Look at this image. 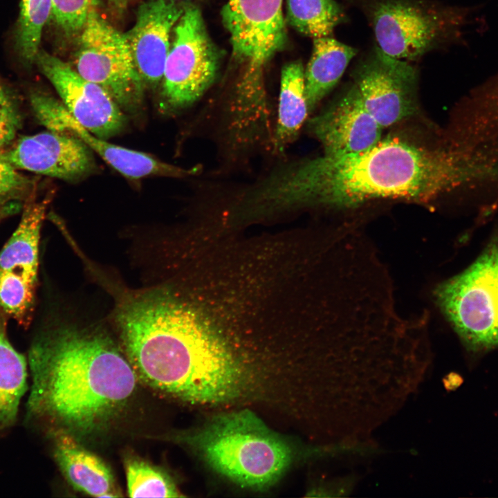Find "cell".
Returning <instances> with one entry per match:
<instances>
[{"label":"cell","instance_id":"obj_5","mask_svg":"<svg viewBox=\"0 0 498 498\" xmlns=\"http://www.w3.org/2000/svg\"><path fill=\"white\" fill-rule=\"evenodd\" d=\"M378 47L396 59L416 60L454 39L464 14L432 0H365Z\"/></svg>","mask_w":498,"mask_h":498},{"label":"cell","instance_id":"obj_24","mask_svg":"<svg viewBox=\"0 0 498 498\" xmlns=\"http://www.w3.org/2000/svg\"><path fill=\"white\" fill-rule=\"evenodd\" d=\"M37 284L20 273L0 268V309L22 326L33 318Z\"/></svg>","mask_w":498,"mask_h":498},{"label":"cell","instance_id":"obj_13","mask_svg":"<svg viewBox=\"0 0 498 498\" xmlns=\"http://www.w3.org/2000/svg\"><path fill=\"white\" fill-rule=\"evenodd\" d=\"M0 160L17 169L72 182L95 168L92 151L83 142L50 131L21 137L0 151Z\"/></svg>","mask_w":498,"mask_h":498},{"label":"cell","instance_id":"obj_27","mask_svg":"<svg viewBox=\"0 0 498 498\" xmlns=\"http://www.w3.org/2000/svg\"><path fill=\"white\" fill-rule=\"evenodd\" d=\"M21 115L10 91L0 80V151L14 141L21 127Z\"/></svg>","mask_w":498,"mask_h":498},{"label":"cell","instance_id":"obj_14","mask_svg":"<svg viewBox=\"0 0 498 498\" xmlns=\"http://www.w3.org/2000/svg\"><path fill=\"white\" fill-rule=\"evenodd\" d=\"M311 133L324 155L337 156L365 151L381 140L382 128L365 107L352 84L338 100L312 118Z\"/></svg>","mask_w":498,"mask_h":498},{"label":"cell","instance_id":"obj_16","mask_svg":"<svg viewBox=\"0 0 498 498\" xmlns=\"http://www.w3.org/2000/svg\"><path fill=\"white\" fill-rule=\"evenodd\" d=\"M54 459L68 483L75 490L95 497H120L110 468L64 430H53Z\"/></svg>","mask_w":498,"mask_h":498},{"label":"cell","instance_id":"obj_6","mask_svg":"<svg viewBox=\"0 0 498 498\" xmlns=\"http://www.w3.org/2000/svg\"><path fill=\"white\" fill-rule=\"evenodd\" d=\"M434 295L468 349L498 347V237L464 271L440 284Z\"/></svg>","mask_w":498,"mask_h":498},{"label":"cell","instance_id":"obj_1","mask_svg":"<svg viewBox=\"0 0 498 498\" xmlns=\"http://www.w3.org/2000/svg\"><path fill=\"white\" fill-rule=\"evenodd\" d=\"M479 176L452 147L428 149L392 137L360 152L284 166L261 181L259 194L272 206L350 208L379 199L427 203Z\"/></svg>","mask_w":498,"mask_h":498},{"label":"cell","instance_id":"obj_23","mask_svg":"<svg viewBox=\"0 0 498 498\" xmlns=\"http://www.w3.org/2000/svg\"><path fill=\"white\" fill-rule=\"evenodd\" d=\"M130 497H182L171 477L160 468L136 457L124 463Z\"/></svg>","mask_w":498,"mask_h":498},{"label":"cell","instance_id":"obj_4","mask_svg":"<svg viewBox=\"0 0 498 498\" xmlns=\"http://www.w3.org/2000/svg\"><path fill=\"white\" fill-rule=\"evenodd\" d=\"M189 439L213 469L248 487L276 481L292 459L287 443L248 411L216 417Z\"/></svg>","mask_w":498,"mask_h":498},{"label":"cell","instance_id":"obj_21","mask_svg":"<svg viewBox=\"0 0 498 498\" xmlns=\"http://www.w3.org/2000/svg\"><path fill=\"white\" fill-rule=\"evenodd\" d=\"M285 4L288 24L313 39L330 36L346 19L334 0H285Z\"/></svg>","mask_w":498,"mask_h":498},{"label":"cell","instance_id":"obj_10","mask_svg":"<svg viewBox=\"0 0 498 498\" xmlns=\"http://www.w3.org/2000/svg\"><path fill=\"white\" fill-rule=\"evenodd\" d=\"M352 77L365 107L382 128L417 111L418 72L409 62L390 57L377 46L356 65Z\"/></svg>","mask_w":498,"mask_h":498},{"label":"cell","instance_id":"obj_15","mask_svg":"<svg viewBox=\"0 0 498 498\" xmlns=\"http://www.w3.org/2000/svg\"><path fill=\"white\" fill-rule=\"evenodd\" d=\"M184 4L174 0H147L140 4L135 24L125 33L137 70L145 84L162 82L172 33Z\"/></svg>","mask_w":498,"mask_h":498},{"label":"cell","instance_id":"obj_8","mask_svg":"<svg viewBox=\"0 0 498 498\" xmlns=\"http://www.w3.org/2000/svg\"><path fill=\"white\" fill-rule=\"evenodd\" d=\"M219 61L200 9L184 4L173 30L162 80L166 110L180 111L198 100L215 80Z\"/></svg>","mask_w":498,"mask_h":498},{"label":"cell","instance_id":"obj_18","mask_svg":"<svg viewBox=\"0 0 498 498\" xmlns=\"http://www.w3.org/2000/svg\"><path fill=\"white\" fill-rule=\"evenodd\" d=\"M357 52L331 35L313 39L311 59L304 71L308 113L336 85Z\"/></svg>","mask_w":498,"mask_h":498},{"label":"cell","instance_id":"obj_11","mask_svg":"<svg viewBox=\"0 0 498 498\" xmlns=\"http://www.w3.org/2000/svg\"><path fill=\"white\" fill-rule=\"evenodd\" d=\"M29 99L35 116L48 131L80 140L127 178L139 179L153 176L183 178L196 172L194 168L177 167L148 154L107 142L80 124L61 101L49 94L35 91L30 93Z\"/></svg>","mask_w":498,"mask_h":498},{"label":"cell","instance_id":"obj_7","mask_svg":"<svg viewBox=\"0 0 498 498\" xmlns=\"http://www.w3.org/2000/svg\"><path fill=\"white\" fill-rule=\"evenodd\" d=\"M76 71L104 89L124 112L133 113L142 107L145 83L121 33L92 8L79 34L74 55Z\"/></svg>","mask_w":498,"mask_h":498},{"label":"cell","instance_id":"obj_26","mask_svg":"<svg viewBox=\"0 0 498 498\" xmlns=\"http://www.w3.org/2000/svg\"><path fill=\"white\" fill-rule=\"evenodd\" d=\"M17 169L0 160V210L10 203L31 199L34 182Z\"/></svg>","mask_w":498,"mask_h":498},{"label":"cell","instance_id":"obj_3","mask_svg":"<svg viewBox=\"0 0 498 498\" xmlns=\"http://www.w3.org/2000/svg\"><path fill=\"white\" fill-rule=\"evenodd\" d=\"M27 416L72 434L91 433L125 406L137 375L104 332L72 324L43 330L32 341Z\"/></svg>","mask_w":498,"mask_h":498},{"label":"cell","instance_id":"obj_2","mask_svg":"<svg viewBox=\"0 0 498 498\" xmlns=\"http://www.w3.org/2000/svg\"><path fill=\"white\" fill-rule=\"evenodd\" d=\"M114 312L124 353L150 387L199 403L222 402L238 393L241 371L225 348L166 293L127 290Z\"/></svg>","mask_w":498,"mask_h":498},{"label":"cell","instance_id":"obj_28","mask_svg":"<svg viewBox=\"0 0 498 498\" xmlns=\"http://www.w3.org/2000/svg\"><path fill=\"white\" fill-rule=\"evenodd\" d=\"M112 5L117 8H122L126 5L127 0H108Z\"/></svg>","mask_w":498,"mask_h":498},{"label":"cell","instance_id":"obj_30","mask_svg":"<svg viewBox=\"0 0 498 498\" xmlns=\"http://www.w3.org/2000/svg\"><path fill=\"white\" fill-rule=\"evenodd\" d=\"M174 1H177V0H174Z\"/></svg>","mask_w":498,"mask_h":498},{"label":"cell","instance_id":"obj_20","mask_svg":"<svg viewBox=\"0 0 498 498\" xmlns=\"http://www.w3.org/2000/svg\"><path fill=\"white\" fill-rule=\"evenodd\" d=\"M0 309V432L16 422L21 399L27 390V361L10 343Z\"/></svg>","mask_w":498,"mask_h":498},{"label":"cell","instance_id":"obj_25","mask_svg":"<svg viewBox=\"0 0 498 498\" xmlns=\"http://www.w3.org/2000/svg\"><path fill=\"white\" fill-rule=\"evenodd\" d=\"M50 18L67 36L79 35L94 8L93 0H51Z\"/></svg>","mask_w":498,"mask_h":498},{"label":"cell","instance_id":"obj_12","mask_svg":"<svg viewBox=\"0 0 498 498\" xmlns=\"http://www.w3.org/2000/svg\"><path fill=\"white\" fill-rule=\"evenodd\" d=\"M35 64L54 86L68 112L87 130L104 139L122 131L126 123L124 112L100 86L43 50Z\"/></svg>","mask_w":498,"mask_h":498},{"label":"cell","instance_id":"obj_19","mask_svg":"<svg viewBox=\"0 0 498 498\" xmlns=\"http://www.w3.org/2000/svg\"><path fill=\"white\" fill-rule=\"evenodd\" d=\"M308 113L304 69L300 62L286 64L281 73L277 121L273 149L282 153L297 136Z\"/></svg>","mask_w":498,"mask_h":498},{"label":"cell","instance_id":"obj_9","mask_svg":"<svg viewBox=\"0 0 498 498\" xmlns=\"http://www.w3.org/2000/svg\"><path fill=\"white\" fill-rule=\"evenodd\" d=\"M283 0H228L221 11L233 55L243 69L239 78L264 83V67L286 39Z\"/></svg>","mask_w":498,"mask_h":498},{"label":"cell","instance_id":"obj_29","mask_svg":"<svg viewBox=\"0 0 498 498\" xmlns=\"http://www.w3.org/2000/svg\"><path fill=\"white\" fill-rule=\"evenodd\" d=\"M93 2L94 6H95L96 4L98 3L99 0H93Z\"/></svg>","mask_w":498,"mask_h":498},{"label":"cell","instance_id":"obj_17","mask_svg":"<svg viewBox=\"0 0 498 498\" xmlns=\"http://www.w3.org/2000/svg\"><path fill=\"white\" fill-rule=\"evenodd\" d=\"M48 200H29L21 220L0 251V268L17 272L37 284L40 231Z\"/></svg>","mask_w":498,"mask_h":498},{"label":"cell","instance_id":"obj_22","mask_svg":"<svg viewBox=\"0 0 498 498\" xmlns=\"http://www.w3.org/2000/svg\"><path fill=\"white\" fill-rule=\"evenodd\" d=\"M51 0H22L14 34V48L24 66L35 64L40 50L43 29L49 21Z\"/></svg>","mask_w":498,"mask_h":498}]
</instances>
